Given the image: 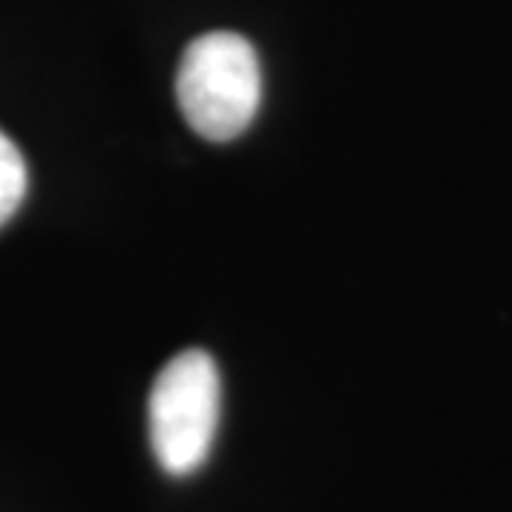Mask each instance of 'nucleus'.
Returning <instances> with one entry per match:
<instances>
[{"label":"nucleus","instance_id":"nucleus-2","mask_svg":"<svg viewBox=\"0 0 512 512\" xmlns=\"http://www.w3.org/2000/svg\"><path fill=\"white\" fill-rule=\"evenodd\" d=\"M220 410V367L205 350H183L165 362L148 396V439L168 476H191L208 461Z\"/></svg>","mask_w":512,"mask_h":512},{"label":"nucleus","instance_id":"nucleus-1","mask_svg":"<svg viewBox=\"0 0 512 512\" xmlns=\"http://www.w3.org/2000/svg\"><path fill=\"white\" fill-rule=\"evenodd\" d=\"M177 103L202 140H237L262 103V66L254 46L237 32H205L191 40L177 69Z\"/></svg>","mask_w":512,"mask_h":512},{"label":"nucleus","instance_id":"nucleus-3","mask_svg":"<svg viewBox=\"0 0 512 512\" xmlns=\"http://www.w3.org/2000/svg\"><path fill=\"white\" fill-rule=\"evenodd\" d=\"M29 171L20 148L0 131V228L18 214L20 202L26 200Z\"/></svg>","mask_w":512,"mask_h":512}]
</instances>
